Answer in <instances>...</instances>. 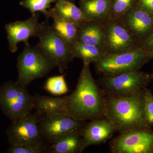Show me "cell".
<instances>
[{
    "label": "cell",
    "mask_w": 153,
    "mask_h": 153,
    "mask_svg": "<svg viewBox=\"0 0 153 153\" xmlns=\"http://www.w3.org/2000/svg\"><path fill=\"white\" fill-rule=\"evenodd\" d=\"M38 38L36 48L54 63L60 73H63L74 59L70 47L47 22H44Z\"/></svg>",
    "instance_id": "7"
},
{
    "label": "cell",
    "mask_w": 153,
    "mask_h": 153,
    "mask_svg": "<svg viewBox=\"0 0 153 153\" xmlns=\"http://www.w3.org/2000/svg\"><path fill=\"white\" fill-rule=\"evenodd\" d=\"M39 13L25 21H16L5 25V30L8 40L9 49L12 53L18 51V45L23 42L29 44L28 40L31 37H38L44 27V22L39 23Z\"/></svg>",
    "instance_id": "12"
},
{
    "label": "cell",
    "mask_w": 153,
    "mask_h": 153,
    "mask_svg": "<svg viewBox=\"0 0 153 153\" xmlns=\"http://www.w3.org/2000/svg\"><path fill=\"white\" fill-rule=\"evenodd\" d=\"M137 0H112L109 19L119 20L136 4Z\"/></svg>",
    "instance_id": "22"
},
{
    "label": "cell",
    "mask_w": 153,
    "mask_h": 153,
    "mask_svg": "<svg viewBox=\"0 0 153 153\" xmlns=\"http://www.w3.org/2000/svg\"><path fill=\"white\" fill-rule=\"evenodd\" d=\"M49 144L45 143L38 146L10 145L6 152L7 153H49Z\"/></svg>",
    "instance_id": "24"
},
{
    "label": "cell",
    "mask_w": 153,
    "mask_h": 153,
    "mask_svg": "<svg viewBox=\"0 0 153 153\" xmlns=\"http://www.w3.org/2000/svg\"><path fill=\"white\" fill-rule=\"evenodd\" d=\"M119 20L139 45L153 33V15L136 4Z\"/></svg>",
    "instance_id": "13"
},
{
    "label": "cell",
    "mask_w": 153,
    "mask_h": 153,
    "mask_svg": "<svg viewBox=\"0 0 153 153\" xmlns=\"http://www.w3.org/2000/svg\"><path fill=\"white\" fill-rule=\"evenodd\" d=\"M151 79H152V81L153 82V73L151 74Z\"/></svg>",
    "instance_id": "29"
},
{
    "label": "cell",
    "mask_w": 153,
    "mask_h": 153,
    "mask_svg": "<svg viewBox=\"0 0 153 153\" xmlns=\"http://www.w3.org/2000/svg\"><path fill=\"white\" fill-rule=\"evenodd\" d=\"M139 48L147 51L153 49V32L150 36L140 44Z\"/></svg>",
    "instance_id": "27"
},
{
    "label": "cell",
    "mask_w": 153,
    "mask_h": 153,
    "mask_svg": "<svg viewBox=\"0 0 153 153\" xmlns=\"http://www.w3.org/2000/svg\"><path fill=\"white\" fill-rule=\"evenodd\" d=\"M49 10L57 16L74 23L78 27L87 21L80 8L69 0H57L55 7Z\"/></svg>",
    "instance_id": "19"
},
{
    "label": "cell",
    "mask_w": 153,
    "mask_h": 153,
    "mask_svg": "<svg viewBox=\"0 0 153 153\" xmlns=\"http://www.w3.org/2000/svg\"><path fill=\"white\" fill-rule=\"evenodd\" d=\"M144 110L147 122L151 128L153 126V94L151 89H146Z\"/></svg>",
    "instance_id": "25"
},
{
    "label": "cell",
    "mask_w": 153,
    "mask_h": 153,
    "mask_svg": "<svg viewBox=\"0 0 153 153\" xmlns=\"http://www.w3.org/2000/svg\"><path fill=\"white\" fill-rule=\"evenodd\" d=\"M112 0H80L79 8L87 21L104 22L109 19Z\"/></svg>",
    "instance_id": "16"
},
{
    "label": "cell",
    "mask_w": 153,
    "mask_h": 153,
    "mask_svg": "<svg viewBox=\"0 0 153 153\" xmlns=\"http://www.w3.org/2000/svg\"><path fill=\"white\" fill-rule=\"evenodd\" d=\"M106 97L92 76L90 65L83 64L75 89L71 94L47 97V115L66 114L83 121L101 118L104 117Z\"/></svg>",
    "instance_id": "1"
},
{
    "label": "cell",
    "mask_w": 153,
    "mask_h": 153,
    "mask_svg": "<svg viewBox=\"0 0 153 153\" xmlns=\"http://www.w3.org/2000/svg\"><path fill=\"white\" fill-rule=\"evenodd\" d=\"M149 57H150L151 60L153 59V49H151V50H149Z\"/></svg>",
    "instance_id": "28"
},
{
    "label": "cell",
    "mask_w": 153,
    "mask_h": 153,
    "mask_svg": "<svg viewBox=\"0 0 153 153\" xmlns=\"http://www.w3.org/2000/svg\"><path fill=\"white\" fill-rule=\"evenodd\" d=\"M85 146L80 131L65 134L49 144V153H81Z\"/></svg>",
    "instance_id": "15"
},
{
    "label": "cell",
    "mask_w": 153,
    "mask_h": 153,
    "mask_svg": "<svg viewBox=\"0 0 153 153\" xmlns=\"http://www.w3.org/2000/svg\"><path fill=\"white\" fill-rule=\"evenodd\" d=\"M49 18L53 20L52 27L71 49L78 41V27L74 23L57 16L50 10H48V19Z\"/></svg>",
    "instance_id": "18"
},
{
    "label": "cell",
    "mask_w": 153,
    "mask_h": 153,
    "mask_svg": "<svg viewBox=\"0 0 153 153\" xmlns=\"http://www.w3.org/2000/svg\"><path fill=\"white\" fill-rule=\"evenodd\" d=\"M136 5L153 15V0H137Z\"/></svg>",
    "instance_id": "26"
},
{
    "label": "cell",
    "mask_w": 153,
    "mask_h": 153,
    "mask_svg": "<svg viewBox=\"0 0 153 153\" xmlns=\"http://www.w3.org/2000/svg\"><path fill=\"white\" fill-rule=\"evenodd\" d=\"M115 132L112 124L105 117L90 120L80 130L87 148L104 143Z\"/></svg>",
    "instance_id": "14"
},
{
    "label": "cell",
    "mask_w": 153,
    "mask_h": 153,
    "mask_svg": "<svg viewBox=\"0 0 153 153\" xmlns=\"http://www.w3.org/2000/svg\"><path fill=\"white\" fill-rule=\"evenodd\" d=\"M57 0H23L20 5L28 9L32 15L41 12L48 19V10L52 3H56Z\"/></svg>",
    "instance_id": "23"
},
{
    "label": "cell",
    "mask_w": 153,
    "mask_h": 153,
    "mask_svg": "<svg viewBox=\"0 0 153 153\" xmlns=\"http://www.w3.org/2000/svg\"><path fill=\"white\" fill-rule=\"evenodd\" d=\"M42 114L38 111L19 119L7 128L6 134L10 145L40 146L45 143L39 128Z\"/></svg>",
    "instance_id": "8"
},
{
    "label": "cell",
    "mask_w": 153,
    "mask_h": 153,
    "mask_svg": "<svg viewBox=\"0 0 153 153\" xmlns=\"http://www.w3.org/2000/svg\"><path fill=\"white\" fill-rule=\"evenodd\" d=\"M103 23L102 50L106 55L123 53L139 48V42L120 20L108 19Z\"/></svg>",
    "instance_id": "9"
},
{
    "label": "cell",
    "mask_w": 153,
    "mask_h": 153,
    "mask_svg": "<svg viewBox=\"0 0 153 153\" xmlns=\"http://www.w3.org/2000/svg\"><path fill=\"white\" fill-rule=\"evenodd\" d=\"M150 60L149 51L137 48L123 53L105 55L94 63L99 74L111 76L139 71Z\"/></svg>",
    "instance_id": "5"
},
{
    "label": "cell",
    "mask_w": 153,
    "mask_h": 153,
    "mask_svg": "<svg viewBox=\"0 0 153 153\" xmlns=\"http://www.w3.org/2000/svg\"><path fill=\"white\" fill-rule=\"evenodd\" d=\"M123 97L107 96L104 117L119 133L136 130H152L145 116L146 89Z\"/></svg>",
    "instance_id": "2"
},
{
    "label": "cell",
    "mask_w": 153,
    "mask_h": 153,
    "mask_svg": "<svg viewBox=\"0 0 153 153\" xmlns=\"http://www.w3.org/2000/svg\"><path fill=\"white\" fill-rule=\"evenodd\" d=\"M109 146L111 153H153V131L122 133L110 141Z\"/></svg>",
    "instance_id": "10"
},
{
    "label": "cell",
    "mask_w": 153,
    "mask_h": 153,
    "mask_svg": "<svg viewBox=\"0 0 153 153\" xmlns=\"http://www.w3.org/2000/svg\"><path fill=\"white\" fill-rule=\"evenodd\" d=\"M103 22L87 21L78 27V42L95 46L103 51Z\"/></svg>",
    "instance_id": "17"
},
{
    "label": "cell",
    "mask_w": 153,
    "mask_h": 153,
    "mask_svg": "<svg viewBox=\"0 0 153 153\" xmlns=\"http://www.w3.org/2000/svg\"><path fill=\"white\" fill-rule=\"evenodd\" d=\"M152 82L151 74L139 71L102 76L98 84L107 96L123 97L142 90Z\"/></svg>",
    "instance_id": "6"
},
{
    "label": "cell",
    "mask_w": 153,
    "mask_h": 153,
    "mask_svg": "<svg viewBox=\"0 0 153 153\" xmlns=\"http://www.w3.org/2000/svg\"><path fill=\"white\" fill-rule=\"evenodd\" d=\"M65 74L53 76L47 79L44 88L54 95H61L68 91L65 79Z\"/></svg>",
    "instance_id": "21"
},
{
    "label": "cell",
    "mask_w": 153,
    "mask_h": 153,
    "mask_svg": "<svg viewBox=\"0 0 153 153\" xmlns=\"http://www.w3.org/2000/svg\"><path fill=\"white\" fill-rule=\"evenodd\" d=\"M72 1H74V0H72Z\"/></svg>",
    "instance_id": "30"
},
{
    "label": "cell",
    "mask_w": 153,
    "mask_h": 153,
    "mask_svg": "<svg viewBox=\"0 0 153 153\" xmlns=\"http://www.w3.org/2000/svg\"><path fill=\"white\" fill-rule=\"evenodd\" d=\"M85 123L68 115L57 114L42 115L38 125L43 140L50 144L65 134L81 130Z\"/></svg>",
    "instance_id": "11"
},
{
    "label": "cell",
    "mask_w": 153,
    "mask_h": 153,
    "mask_svg": "<svg viewBox=\"0 0 153 153\" xmlns=\"http://www.w3.org/2000/svg\"><path fill=\"white\" fill-rule=\"evenodd\" d=\"M73 58L81 59L83 64H88L97 62L106 55L98 47L77 41L71 48Z\"/></svg>",
    "instance_id": "20"
},
{
    "label": "cell",
    "mask_w": 153,
    "mask_h": 153,
    "mask_svg": "<svg viewBox=\"0 0 153 153\" xmlns=\"http://www.w3.org/2000/svg\"><path fill=\"white\" fill-rule=\"evenodd\" d=\"M34 109V96L16 82L0 85V109L11 122L24 117Z\"/></svg>",
    "instance_id": "4"
},
{
    "label": "cell",
    "mask_w": 153,
    "mask_h": 153,
    "mask_svg": "<svg viewBox=\"0 0 153 153\" xmlns=\"http://www.w3.org/2000/svg\"><path fill=\"white\" fill-rule=\"evenodd\" d=\"M18 78L16 82L20 87L27 88L36 79L46 76L56 66L36 47L25 45L18 56L17 65Z\"/></svg>",
    "instance_id": "3"
}]
</instances>
